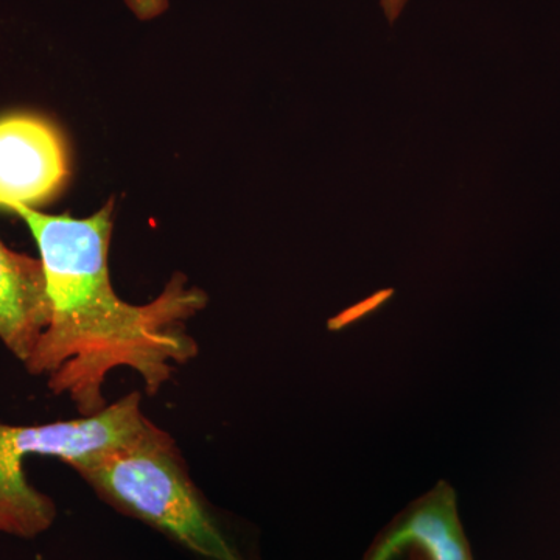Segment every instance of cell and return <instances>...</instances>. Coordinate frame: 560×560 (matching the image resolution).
<instances>
[{
    "label": "cell",
    "instance_id": "obj_2",
    "mask_svg": "<svg viewBox=\"0 0 560 560\" xmlns=\"http://www.w3.org/2000/svg\"><path fill=\"white\" fill-rule=\"evenodd\" d=\"M72 469L110 503L201 558L243 560L202 504L175 442L153 423L135 440L95 453Z\"/></svg>",
    "mask_w": 560,
    "mask_h": 560
},
{
    "label": "cell",
    "instance_id": "obj_4",
    "mask_svg": "<svg viewBox=\"0 0 560 560\" xmlns=\"http://www.w3.org/2000/svg\"><path fill=\"white\" fill-rule=\"evenodd\" d=\"M68 175V150L54 125L33 114L0 117V208L44 205Z\"/></svg>",
    "mask_w": 560,
    "mask_h": 560
},
{
    "label": "cell",
    "instance_id": "obj_1",
    "mask_svg": "<svg viewBox=\"0 0 560 560\" xmlns=\"http://www.w3.org/2000/svg\"><path fill=\"white\" fill-rule=\"evenodd\" d=\"M14 213L38 243L50 302V320L25 366L47 375L55 394H66L83 416L106 408L103 385L110 371L130 368L156 394L171 381L173 364L195 359L198 346L186 323L208 304L201 290L176 275L145 305L117 296L109 279L113 201L88 219L46 215L18 206Z\"/></svg>",
    "mask_w": 560,
    "mask_h": 560
},
{
    "label": "cell",
    "instance_id": "obj_5",
    "mask_svg": "<svg viewBox=\"0 0 560 560\" xmlns=\"http://www.w3.org/2000/svg\"><path fill=\"white\" fill-rule=\"evenodd\" d=\"M363 560H474L451 482L441 480L375 537Z\"/></svg>",
    "mask_w": 560,
    "mask_h": 560
},
{
    "label": "cell",
    "instance_id": "obj_6",
    "mask_svg": "<svg viewBox=\"0 0 560 560\" xmlns=\"http://www.w3.org/2000/svg\"><path fill=\"white\" fill-rule=\"evenodd\" d=\"M49 320L43 261L14 253L0 241V340L25 364Z\"/></svg>",
    "mask_w": 560,
    "mask_h": 560
},
{
    "label": "cell",
    "instance_id": "obj_3",
    "mask_svg": "<svg viewBox=\"0 0 560 560\" xmlns=\"http://www.w3.org/2000/svg\"><path fill=\"white\" fill-rule=\"evenodd\" d=\"M149 425L138 393L81 419L32 427L0 423V533L33 537L55 518L50 499L25 480V456H55L73 467L95 453L135 440Z\"/></svg>",
    "mask_w": 560,
    "mask_h": 560
}]
</instances>
